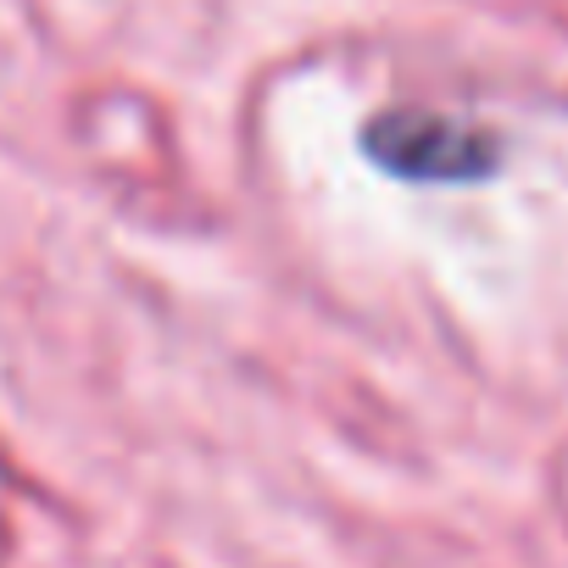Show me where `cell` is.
<instances>
[{
  "label": "cell",
  "instance_id": "6da1fadb",
  "mask_svg": "<svg viewBox=\"0 0 568 568\" xmlns=\"http://www.w3.org/2000/svg\"><path fill=\"white\" fill-rule=\"evenodd\" d=\"M368 145L379 162H390L396 173H413V179H479L496 162V145L485 134H474L468 123H452V118H429V112L379 118Z\"/></svg>",
  "mask_w": 568,
  "mask_h": 568
}]
</instances>
